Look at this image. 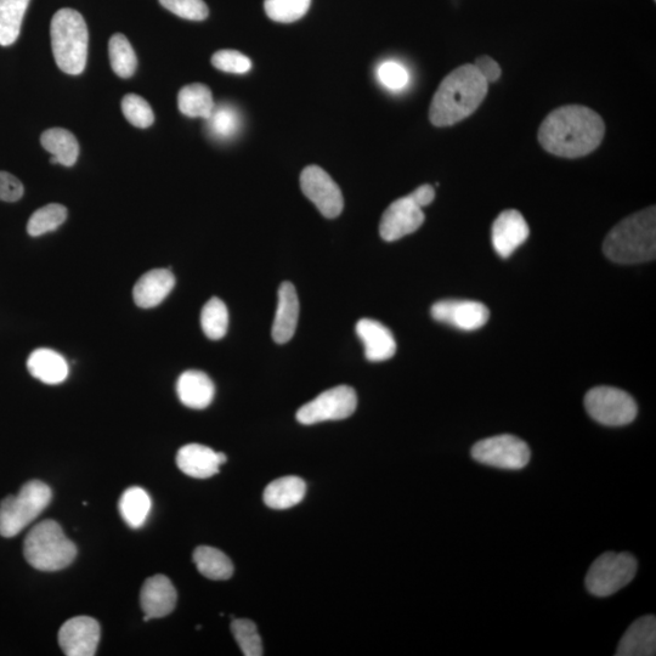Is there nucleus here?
I'll return each instance as SVG.
<instances>
[{
	"label": "nucleus",
	"instance_id": "1",
	"mask_svg": "<svg viewBox=\"0 0 656 656\" xmlns=\"http://www.w3.org/2000/svg\"><path fill=\"white\" fill-rule=\"evenodd\" d=\"M604 133V122L597 112L585 106L568 105L545 118L539 129V141L552 155L578 158L595 151Z\"/></svg>",
	"mask_w": 656,
	"mask_h": 656
},
{
	"label": "nucleus",
	"instance_id": "2",
	"mask_svg": "<svg viewBox=\"0 0 656 656\" xmlns=\"http://www.w3.org/2000/svg\"><path fill=\"white\" fill-rule=\"evenodd\" d=\"M489 83L472 64L452 71L434 94L429 120L435 127H449L477 111L488 94Z\"/></svg>",
	"mask_w": 656,
	"mask_h": 656
},
{
	"label": "nucleus",
	"instance_id": "3",
	"mask_svg": "<svg viewBox=\"0 0 656 656\" xmlns=\"http://www.w3.org/2000/svg\"><path fill=\"white\" fill-rule=\"evenodd\" d=\"M603 252L614 263L631 265L656 257V208L639 211L614 226L605 237Z\"/></svg>",
	"mask_w": 656,
	"mask_h": 656
},
{
	"label": "nucleus",
	"instance_id": "4",
	"mask_svg": "<svg viewBox=\"0 0 656 656\" xmlns=\"http://www.w3.org/2000/svg\"><path fill=\"white\" fill-rule=\"evenodd\" d=\"M53 54L59 69L67 75H81L86 70L89 33L86 21L78 11L61 9L50 26Z\"/></svg>",
	"mask_w": 656,
	"mask_h": 656
},
{
	"label": "nucleus",
	"instance_id": "5",
	"mask_svg": "<svg viewBox=\"0 0 656 656\" xmlns=\"http://www.w3.org/2000/svg\"><path fill=\"white\" fill-rule=\"evenodd\" d=\"M24 554L31 567L49 573L69 567L75 561L77 547L67 539L59 523L44 520L27 534Z\"/></svg>",
	"mask_w": 656,
	"mask_h": 656
},
{
	"label": "nucleus",
	"instance_id": "6",
	"mask_svg": "<svg viewBox=\"0 0 656 656\" xmlns=\"http://www.w3.org/2000/svg\"><path fill=\"white\" fill-rule=\"evenodd\" d=\"M52 497L49 486L39 480L26 483L18 495L8 496L0 503V535H19L49 506Z\"/></svg>",
	"mask_w": 656,
	"mask_h": 656
},
{
	"label": "nucleus",
	"instance_id": "7",
	"mask_svg": "<svg viewBox=\"0 0 656 656\" xmlns=\"http://www.w3.org/2000/svg\"><path fill=\"white\" fill-rule=\"evenodd\" d=\"M638 563L630 553L607 552L599 556L586 575L588 592L596 597H609L635 579Z\"/></svg>",
	"mask_w": 656,
	"mask_h": 656
},
{
	"label": "nucleus",
	"instance_id": "8",
	"mask_svg": "<svg viewBox=\"0 0 656 656\" xmlns=\"http://www.w3.org/2000/svg\"><path fill=\"white\" fill-rule=\"evenodd\" d=\"M588 415L607 427L627 426L636 420L638 406L624 390L614 387L592 388L585 397Z\"/></svg>",
	"mask_w": 656,
	"mask_h": 656
},
{
	"label": "nucleus",
	"instance_id": "9",
	"mask_svg": "<svg viewBox=\"0 0 656 656\" xmlns=\"http://www.w3.org/2000/svg\"><path fill=\"white\" fill-rule=\"evenodd\" d=\"M474 461L482 465L517 471L528 466L531 451L524 440L511 434L478 441L472 448Z\"/></svg>",
	"mask_w": 656,
	"mask_h": 656
},
{
	"label": "nucleus",
	"instance_id": "10",
	"mask_svg": "<svg viewBox=\"0 0 656 656\" xmlns=\"http://www.w3.org/2000/svg\"><path fill=\"white\" fill-rule=\"evenodd\" d=\"M358 406L355 390L338 386L326 390L297 412V421L304 426L326 421H341L352 416Z\"/></svg>",
	"mask_w": 656,
	"mask_h": 656
},
{
	"label": "nucleus",
	"instance_id": "11",
	"mask_svg": "<svg viewBox=\"0 0 656 656\" xmlns=\"http://www.w3.org/2000/svg\"><path fill=\"white\" fill-rule=\"evenodd\" d=\"M303 194L314 203L322 216L333 219L342 213L344 200L341 189L324 169L309 166L301 174Z\"/></svg>",
	"mask_w": 656,
	"mask_h": 656
},
{
	"label": "nucleus",
	"instance_id": "12",
	"mask_svg": "<svg viewBox=\"0 0 656 656\" xmlns=\"http://www.w3.org/2000/svg\"><path fill=\"white\" fill-rule=\"evenodd\" d=\"M423 223L422 208L410 196H406L394 201L383 213L380 234L384 241H398L414 234Z\"/></svg>",
	"mask_w": 656,
	"mask_h": 656
},
{
	"label": "nucleus",
	"instance_id": "13",
	"mask_svg": "<svg viewBox=\"0 0 656 656\" xmlns=\"http://www.w3.org/2000/svg\"><path fill=\"white\" fill-rule=\"evenodd\" d=\"M101 637L99 622L89 616L67 620L59 631V644L67 656H94Z\"/></svg>",
	"mask_w": 656,
	"mask_h": 656
},
{
	"label": "nucleus",
	"instance_id": "14",
	"mask_svg": "<svg viewBox=\"0 0 656 656\" xmlns=\"http://www.w3.org/2000/svg\"><path fill=\"white\" fill-rule=\"evenodd\" d=\"M434 320L462 331H475L489 321V309L483 303L474 301H458L448 299L440 301L432 307Z\"/></svg>",
	"mask_w": 656,
	"mask_h": 656
},
{
	"label": "nucleus",
	"instance_id": "15",
	"mask_svg": "<svg viewBox=\"0 0 656 656\" xmlns=\"http://www.w3.org/2000/svg\"><path fill=\"white\" fill-rule=\"evenodd\" d=\"M529 234V225L522 214L516 209H507L492 225V245L501 258H510L528 240Z\"/></svg>",
	"mask_w": 656,
	"mask_h": 656
},
{
	"label": "nucleus",
	"instance_id": "16",
	"mask_svg": "<svg viewBox=\"0 0 656 656\" xmlns=\"http://www.w3.org/2000/svg\"><path fill=\"white\" fill-rule=\"evenodd\" d=\"M177 601V590L167 576L161 574L152 576L141 588L140 602L145 613V621L164 618L171 614Z\"/></svg>",
	"mask_w": 656,
	"mask_h": 656
},
{
	"label": "nucleus",
	"instance_id": "17",
	"mask_svg": "<svg viewBox=\"0 0 656 656\" xmlns=\"http://www.w3.org/2000/svg\"><path fill=\"white\" fill-rule=\"evenodd\" d=\"M228 461L223 452L213 451L208 446L189 444L178 451L177 465L191 478L207 479L219 473L220 466Z\"/></svg>",
	"mask_w": 656,
	"mask_h": 656
},
{
	"label": "nucleus",
	"instance_id": "18",
	"mask_svg": "<svg viewBox=\"0 0 656 656\" xmlns=\"http://www.w3.org/2000/svg\"><path fill=\"white\" fill-rule=\"evenodd\" d=\"M361 342L364 343L366 359L381 363L392 359L397 353V342L389 328L372 319H361L356 325Z\"/></svg>",
	"mask_w": 656,
	"mask_h": 656
},
{
	"label": "nucleus",
	"instance_id": "19",
	"mask_svg": "<svg viewBox=\"0 0 656 656\" xmlns=\"http://www.w3.org/2000/svg\"><path fill=\"white\" fill-rule=\"evenodd\" d=\"M174 286L175 277L171 269L147 271L134 286V302L139 308H155L169 296Z\"/></svg>",
	"mask_w": 656,
	"mask_h": 656
},
{
	"label": "nucleus",
	"instance_id": "20",
	"mask_svg": "<svg viewBox=\"0 0 656 656\" xmlns=\"http://www.w3.org/2000/svg\"><path fill=\"white\" fill-rule=\"evenodd\" d=\"M299 319V299L296 287L284 282L279 288V301L273 324V338L276 343L290 342L296 333Z\"/></svg>",
	"mask_w": 656,
	"mask_h": 656
},
{
	"label": "nucleus",
	"instance_id": "21",
	"mask_svg": "<svg viewBox=\"0 0 656 656\" xmlns=\"http://www.w3.org/2000/svg\"><path fill=\"white\" fill-rule=\"evenodd\" d=\"M656 654V619L639 618L629 627L619 643L616 656H654Z\"/></svg>",
	"mask_w": 656,
	"mask_h": 656
},
{
	"label": "nucleus",
	"instance_id": "22",
	"mask_svg": "<svg viewBox=\"0 0 656 656\" xmlns=\"http://www.w3.org/2000/svg\"><path fill=\"white\" fill-rule=\"evenodd\" d=\"M177 393L186 407L202 410L212 404L216 388L205 372L191 370L179 377Z\"/></svg>",
	"mask_w": 656,
	"mask_h": 656
},
{
	"label": "nucleus",
	"instance_id": "23",
	"mask_svg": "<svg viewBox=\"0 0 656 656\" xmlns=\"http://www.w3.org/2000/svg\"><path fill=\"white\" fill-rule=\"evenodd\" d=\"M27 369L37 380L45 384H60L69 376V365L64 356L52 349L35 350L27 361Z\"/></svg>",
	"mask_w": 656,
	"mask_h": 656
},
{
	"label": "nucleus",
	"instance_id": "24",
	"mask_svg": "<svg viewBox=\"0 0 656 656\" xmlns=\"http://www.w3.org/2000/svg\"><path fill=\"white\" fill-rule=\"evenodd\" d=\"M307 484L299 477H282L274 480L264 491V503L273 510H288L304 499Z\"/></svg>",
	"mask_w": 656,
	"mask_h": 656
},
{
	"label": "nucleus",
	"instance_id": "25",
	"mask_svg": "<svg viewBox=\"0 0 656 656\" xmlns=\"http://www.w3.org/2000/svg\"><path fill=\"white\" fill-rule=\"evenodd\" d=\"M45 150L52 154V163H59L65 167L75 166L79 156L78 141L69 130L53 128L45 130L41 137Z\"/></svg>",
	"mask_w": 656,
	"mask_h": 656
},
{
	"label": "nucleus",
	"instance_id": "26",
	"mask_svg": "<svg viewBox=\"0 0 656 656\" xmlns=\"http://www.w3.org/2000/svg\"><path fill=\"white\" fill-rule=\"evenodd\" d=\"M194 562L200 574L209 580L225 581L229 580L234 574L233 562L218 548L197 547L194 552Z\"/></svg>",
	"mask_w": 656,
	"mask_h": 656
},
{
	"label": "nucleus",
	"instance_id": "27",
	"mask_svg": "<svg viewBox=\"0 0 656 656\" xmlns=\"http://www.w3.org/2000/svg\"><path fill=\"white\" fill-rule=\"evenodd\" d=\"M214 100L211 89L205 84L194 83L180 90L178 95V106L183 115L207 120L214 109Z\"/></svg>",
	"mask_w": 656,
	"mask_h": 656
},
{
	"label": "nucleus",
	"instance_id": "28",
	"mask_svg": "<svg viewBox=\"0 0 656 656\" xmlns=\"http://www.w3.org/2000/svg\"><path fill=\"white\" fill-rule=\"evenodd\" d=\"M31 0H0V45L9 47L18 41Z\"/></svg>",
	"mask_w": 656,
	"mask_h": 656
},
{
	"label": "nucleus",
	"instance_id": "29",
	"mask_svg": "<svg viewBox=\"0 0 656 656\" xmlns=\"http://www.w3.org/2000/svg\"><path fill=\"white\" fill-rule=\"evenodd\" d=\"M151 506L149 494L139 486L127 489L121 496V516L130 528L139 529L143 527L151 512Z\"/></svg>",
	"mask_w": 656,
	"mask_h": 656
},
{
	"label": "nucleus",
	"instance_id": "30",
	"mask_svg": "<svg viewBox=\"0 0 656 656\" xmlns=\"http://www.w3.org/2000/svg\"><path fill=\"white\" fill-rule=\"evenodd\" d=\"M209 134L218 140L234 138L241 128L240 112L230 104L214 105V109L206 120Z\"/></svg>",
	"mask_w": 656,
	"mask_h": 656
},
{
	"label": "nucleus",
	"instance_id": "31",
	"mask_svg": "<svg viewBox=\"0 0 656 656\" xmlns=\"http://www.w3.org/2000/svg\"><path fill=\"white\" fill-rule=\"evenodd\" d=\"M109 54L112 70L117 76L129 78L137 70L138 59L132 44L122 33H116L110 39Z\"/></svg>",
	"mask_w": 656,
	"mask_h": 656
},
{
	"label": "nucleus",
	"instance_id": "32",
	"mask_svg": "<svg viewBox=\"0 0 656 656\" xmlns=\"http://www.w3.org/2000/svg\"><path fill=\"white\" fill-rule=\"evenodd\" d=\"M201 326L209 339H222L229 327V311L222 299H209L201 313Z\"/></svg>",
	"mask_w": 656,
	"mask_h": 656
},
{
	"label": "nucleus",
	"instance_id": "33",
	"mask_svg": "<svg viewBox=\"0 0 656 656\" xmlns=\"http://www.w3.org/2000/svg\"><path fill=\"white\" fill-rule=\"evenodd\" d=\"M67 209L58 203H52L32 214L27 224V233L33 237L42 236L59 228L66 222Z\"/></svg>",
	"mask_w": 656,
	"mask_h": 656
},
{
	"label": "nucleus",
	"instance_id": "34",
	"mask_svg": "<svg viewBox=\"0 0 656 656\" xmlns=\"http://www.w3.org/2000/svg\"><path fill=\"white\" fill-rule=\"evenodd\" d=\"M311 0H265L268 18L280 24H292L302 19L310 9Z\"/></svg>",
	"mask_w": 656,
	"mask_h": 656
},
{
	"label": "nucleus",
	"instance_id": "35",
	"mask_svg": "<svg viewBox=\"0 0 656 656\" xmlns=\"http://www.w3.org/2000/svg\"><path fill=\"white\" fill-rule=\"evenodd\" d=\"M231 632H233L243 655H263L262 638H260L257 626L253 621L247 619L234 620L231 624Z\"/></svg>",
	"mask_w": 656,
	"mask_h": 656
},
{
	"label": "nucleus",
	"instance_id": "36",
	"mask_svg": "<svg viewBox=\"0 0 656 656\" xmlns=\"http://www.w3.org/2000/svg\"><path fill=\"white\" fill-rule=\"evenodd\" d=\"M124 117L134 127L145 129L154 124L155 116L151 106L137 94H128L122 100Z\"/></svg>",
	"mask_w": 656,
	"mask_h": 656
},
{
	"label": "nucleus",
	"instance_id": "37",
	"mask_svg": "<svg viewBox=\"0 0 656 656\" xmlns=\"http://www.w3.org/2000/svg\"><path fill=\"white\" fill-rule=\"evenodd\" d=\"M163 8L179 18L191 21H203L208 18L209 10L203 0H160Z\"/></svg>",
	"mask_w": 656,
	"mask_h": 656
},
{
	"label": "nucleus",
	"instance_id": "38",
	"mask_svg": "<svg viewBox=\"0 0 656 656\" xmlns=\"http://www.w3.org/2000/svg\"><path fill=\"white\" fill-rule=\"evenodd\" d=\"M212 65L219 71L245 75L252 70V61L236 50H220L212 56Z\"/></svg>",
	"mask_w": 656,
	"mask_h": 656
},
{
	"label": "nucleus",
	"instance_id": "39",
	"mask_svg": "<svg viewBox=\"0 0 656 656\" xmlns=\"http://www.w3.org/2000/svg\"><path fill=\"white\" fill-rule=\"evenodd\" d=\"M378 81L390 90L404 89L410 81L406 67L395 61L383 62L377 69Z\"/></svg>",
	"mask_w": 656,
	"mask_h": 656
},
{
	"label": "nucleus",
	"instance_id": "40",
	"mask_svg": "<svg viewBox=\"0 0 656 656\" xmlns=\"http://www.w3.org/2000/svg\"><path fill=\"white\" fill-rule=\"evenodd\" d=\"M24 192V185L18 178L8 172H0V201H19Z\"/></svg>",
	"mask_w": 656,
	"mask_h": 656
},
{
	"label": "nucleus",
	"instance_id": "41",
	"mask_svg": "<svg viewBox=\"0 0 656 656\" xmlns=\"http://www.w3.org/2000/svg\"><path fill=\"white\" fill-rule=\"evenodd\" d=\"M473 65L488 83L499 81L502 75L500 65L488 55L480 56Z\"/></svg>",
	"mask_w": 656,
	"mask_h": 656
},
{
	"label": "nucleus",
	"instance_id": "42",
	"mask_svg": "<svg viewBox=\"0 0 656 656\" xmlns=\"http://www.w3.org/2000/svg\"><path fill=\"white\" fill-rule=\"evenodd\" d=\"M421 208L431 205L435 199V190L431 185H422L409 195Z\"/></svg>",
	"mask_w": 656,
	"mask_h": 656
}]
</instances>
